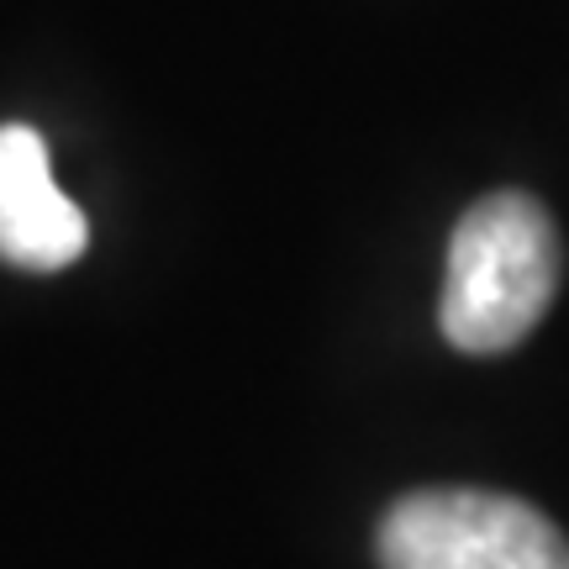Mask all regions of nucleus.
I'll return each mask as SVG.
<instances>
[{"instance_id":"f257e3e1","label":"nucleus","mask_w":569,"mask_h":569,"mask_svg":"<svg viewBox=\"0 0 569 569\" xmlns=\"http://www.w3.org/2000/svg\"><path fill=\"white\" fill-rule=\"evenodd\" d=\"M559 232L522 190L475 201L453 227L438 322L465 353H507L543 322L559 290Z\"/></svg>"},{"instance_id":"f03ea898","label":"nucleus","mask_w":569,"mask_h":569,"mask_svg":"<svg viewBox=\"0 0 569 569\" xmlns=\"http://www.w3.org/2000/svg\"><path fill=\"white\" fill-rule=\"evenodd\" d=\"M380 569H569V538L517 496L411 490L380 522Z\"/></svg>"},{"instance_id":"7ed1b4c3","label":"nucleus","mask_w":569,"mask_h":569,"mask_svg":"<svg viewBox=\"0 0 569 569\" xmlns=\"http://www.w3.org/2000/svg\"><path fill=\"white\" fill-rule=\"evenodd\" d=\"M90 243L84 211L53 180L48 142L21 122L0 127V259L32 274L74 264Z\"/></svg>"}]
</instances>
